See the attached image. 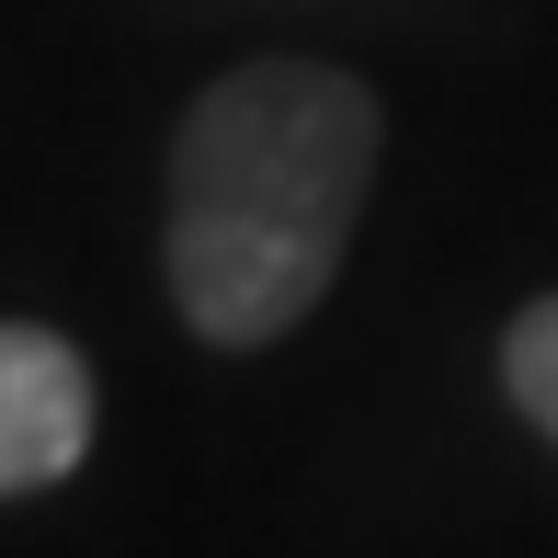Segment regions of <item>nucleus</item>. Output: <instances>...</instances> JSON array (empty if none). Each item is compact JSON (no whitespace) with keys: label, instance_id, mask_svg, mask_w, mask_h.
I'll return each mask as SVG.
<instances>
[{"label":"nucleus","instance_id":"f257e3e1","mask_svg":"<svg viewBox=\"0 0 558 558\" xmlns=\"http://www.w3.org/2000/svg\"><path fill=\"white\" fill-rule=\"evenodd\" d=\"M376 160H388V114L331 58H251L206 81L171 137V206H160L183 331L228 353L286 342L331 296Z\"/></svg>","mask_w":558,"mask_h":558},{"label":"nucleus","instance_id":"f03ea898","mask_svg":"<svg viewBox=\"0 0 558 558\" xmlns=\"http://www.w3.org/2000/svg\"><path fill=\"white\" fill-rule=\"evenodd\" d=\"M92 456V365L35 319H0V501Z\"/></svg>","mask_w":558,"mask_h":558},{"label":"nucleus","instance_id":"7ed1b4c3","mask_svg":"<svg viewBox=\"0 0 558 558\" xmlns=\"http://www.w3.org/2000/svg\"><path fill=\"white\" fill-rule=\"evenodd\" d=\"M501 388H513V411L558 445V296L513 308V331H501Z\"/></svg>","mask_w":558,"mask_h":558}]
</instances>
